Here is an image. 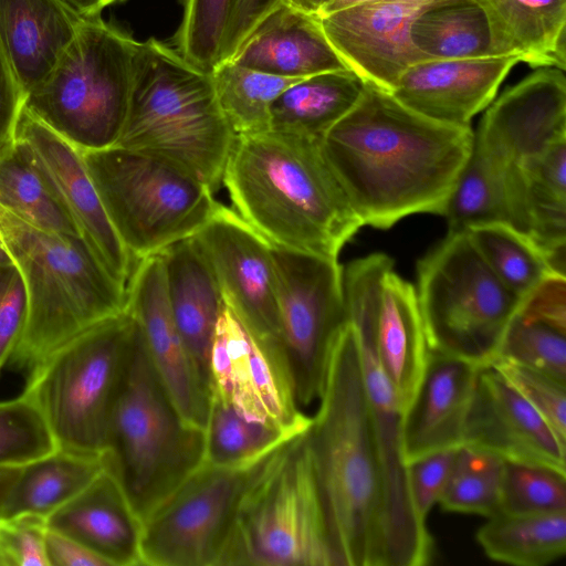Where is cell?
<instances>
[{
	"mask_svg": "<svg viewBox=\"0 0 566 566\" xmlns=\"http://www.w3.org/2000/svg\"><path fill=\"white\" fill-rule=\"evenodd\" d=\"M107 566H142L143 521L117 475L104 467L77 495L46 518Z\"/></svg>",
	"mask_w": 566,
	"mask_h": 566,
	"instance_id": "23",
	"label": "cell"
},
{
	"mask_svg": "<svg viewBox=\"0 0 566 566\" xmlns=\"http://www.w3.org/2000/svg\"><path fill=\"white\" fill-rule=\"evenodd\" d=\"M378 0H331L317 13V15L328 14L339 10H344L360 4L375 2Z\"/></svg>",
	"mask_w": 566,
	"mask_h": 566,
	"instance_id": "54",
	"label": "cell"
},
{
	"mask_svg": "<svg viewBox=\"0 0 566 566\" xmlns=\"http://www.w3.org/2000/svg\"><path fill=\"white\" fill-rule=\"evenodd\" d=\"M318 401L306 433L334 566H386L381 475L358 339L348 322Z\"/></svg>",
	"mask_w": 566,
	"mask_h": 566,
	"instance_id": "2",
	"label": "cell"
},
{
	"mask_svg": "<svg viewBox=\"0 0 566 566\" xmlns=\"http://www.w3.org/2000/svg\"><path fill=\"white\" fill-rule=\"evenodd\" d=\"M281 1L232 0L219 63L232 59L258 22Z\"/></svg>",
	"mask_w": 566,
	"mask_h": 566,
	"instance_id": "49",
	"label": "cell"
},
{
	"mask_svg": "<svg viewBox=\"0 0 566 566\" xmlns=\"http://www.w3.org/2000/svg\"><path fill=\"white\" fill-rule=\"evenodd\" d=\"M57 448L42 411L27 392L0 401V469L22 468Z\"/></svg>",
	"mask_w": 566,
	"mask_h": 566,
	"instance_id": "40",
	"label": "cell"
},
{
	"mask_svg": "<svg viewBox=\"0 0 566 566\" xmlns=\"http://www.w3.org/2000/svg\"><path fill=\"white\" fill-rule=\"evenodd\" d=\"M566 512V473L527 463L504 461L497 513Z\"/></svg>",
	"mask_w": 566,
	"mask_h": 566,
	"instance_id": "42",
	"label": "cell"
},
{
	"mask_svg": "<svg viewBox=\"0 0 566 566\" xmlns=\"http://www.w3.org/2000/svg\"><path fill=\"white\" fill-rule=\"evenodd\" d=\"M159 254L176 326L209 378L210 349L224 305L217 279L192 237L169 245Z\"/></svg>",
	"mask_w": 566,
	"mask_h": 566,
	"instance_id": "27",
	"label": "cell"
},
{
	"mask_svg": "<svg viewBox=\"0 0 566 566\" xmlns=\"http://www.w3.org/2000/svg\"><path fill=\"white\" fill-rule=\"evenodd\" d=\"M300 432L249 420L211 397L203 462L226 468L251 467Z\"/></svg>",
	"mask_w": 566,
	"mask_h": 566,
	"instance_id": "38",
	"label": "cell"
},
{
	"mask_svg": "<svg viewBox=\"0 0 566 566\" xmlns=\"http://www.w3.org/2000/svg\"><path fill=\"white\" fill-rule=\"evenodd\" d=\"M137 334L126 310L83 331L28 374L23 391L42 411L60 449L105 452Z\"/></svg>",
	"mask_w": 566,
	"mask_h": 566,
	"instance_id": "7",
	"label": "cell"
},
{
	"mask_svg": "<svg viewBox=\"0 0 566 566\" xmlns=\"http://www.w3.org/2000/svg\"><path fill=\"white\" fill-rule=\"evenodd\" d=\"M230 60L251 70L290 78L350 70L331 44L318 17L285 0L258 22Z\"/></svg>",
	"mask_w": 566,
	"mask_h": 566,
	"instance_id": "24",
	"label": "cell"
},
{
	"mask_svg": "<svg viewBox=\"0 0 566 566\" xmlns=\"http://www.w3.org/2000/svg\"><path fill=\"white\" fill-rule=\"evenodd\" d=\"M255 464L202 462L143 518L142 565L219 566Z\"/></svg>",
	"mask_w": 566,
	"mask_h": 566,
	"instance_id": "13",
	"label": "cell"
},
{
	"mask_svg": "<svg viewBox=\"0 0 566 566\" xmlns=\"http://www.w3.org/2000/svg\"><path fill=\"white\" fill-rule=\"evenodd\" d=\"M212 398L249 420L287 431L311 424L297 403L281 346L256 338L226 305L219 316L209 357Z\"/></svg>",
	"mask_w": 566,
	"mask_h": 566,
	"instance_id": "14",
	"label": "cell"
},
{
	"mask_svg": "<svg viewBox=\"0 0 566 566\" xmlns=\"http://www.w3.org/2000/svg\"><path fill=\"white\" fill-rule=\"evenodd\" d=\"M103 454L57 448L20 468L2 517L33 514L45 520L85 489L104 469Z\"/></svg>",
	"mask_w": 566,
	"mask_h": 566,
	"instance_id": "31",
	"label": "cell"
},
{
	"mask_svg": "<svg viewBox=\"0 0 566 566\" xmlns=\"http://www.w3.org/2000/svg\"><path fill=\"white\" fill-rule=\"evenodd\" d=\"M45 552L49 566H107L77 541L50 528L45 536Z\"/></svg>",
	"mask_w": 566,
	"mask_h": 566,
	"instance_id": "51",
	"label": "cell"
},
{
	"mask_svg": "<svg viewBox=\"0 0 566 566\" xmlns=\"http://www.w3.org/2000/svg\"><path fill=\"white\" fill-rule=\"evenodd\" d=\"M504 461L484 450L462 444L438 504L449 512L490 517L499 512Z\"/></svg>",
	"mask_w": 566,
	"mask_h": 566,
	"instance_id": "39",
	"label": "cell"
},
{
	"mask_svg": "<svg viewBox=\"0 0 566 566\" xmlns=\"http://www.w3.org/2000/svg\"><path fill=\"white\" fill-rule=\"evenodd\" d=\"M457 449L433 452L407 463L408 482L418 516L426 523L447 485Z\"/></svg>",
	"mask_w": 566,
	"mask_h": 566,
	"instance_id": "47",
	"label": "cell"
},
{
	"mask_svg": "<svg viewBox=\"0 0 566 566\" xmlns=\"http://www.w3.org/2000/svg\"><path fill=\"white\" fill-rule=\"evenodd\" d=\"M73 13L81 19H88L101 15V12L108 6L125 0H61Z\"/></svg>",
	"mask_w": 566,
	"mask_h": 566,
	"instance_id": "52",
	"label": "cell"
},
{
	"mask_svg": "<svg viewBox=\"0 0 566 566\" xmlns=\"http://www.w3.org/2000/svg\"><path fill=\"white\" fill-rule=\"evenodd\" d=\"M20 468H2L0 469V518L3 515L4 504L8 494L13 485Z\"/></svg>",
	"mask_w": 566,
	"mask_h": 566,
	"instance_id": "53",
	"label": "cell"
},
{
	"mask_svg": "<svg viewBox=\"0 0 566 566\" xmlns=\"http://www.w3.org/2000/svg\"><path fill=\"white\" fill-rule=\"evenodd\" d=\"M490 366L545 419L566 444V382L504 359H496Z\"/></svg>",
	"mask_w": 566,
	"mask_h": 566,
	"instance_id": "44",
	"label": "cell"
},
{
	"mask_svg": "<svg viewBox=\"0 0 566 566\" xmlns=\"http://www.w3.org/2000/svg\"><path fill=\"white\" fill-rule=\"evenodd\" d=\"M370 335L378 363L403 413L421 381L429 347L416 289L394 268L382 279Z\"/></svg>",
	"mask_w": 566,
	"mask_h": 566,
	"instance_id": "25",
	"label": "cell"
},
{
	"mask_svg": "<svg viewBox=\"0 0 566 566\" xmlns=\"http://www.w3.org/2000/svg\"><path fill=\"white\" fill-rule=\"evenodd\" d=\"M565 335L566 329L516 312L494 360H509L566 382Z\"/></svg>",
	"mask_w": 566,
	"mask_h": 566,
	"instance_id": "41",
	"label": "cell"
},
{
	"mask_svg": "<svg viewBox=\"0 0 566 566\" xmlns=\"http://www.w3.org/2000/svg\"><path fill=\"white\" fill-rule=\"evenodd\" d=\"M443 216L448 232L500 222L531 237V217L520 166L501 165L472 147Z\"/></svg>",
	"mask_w": 566,
	"mask_h": 566,
	"instance_id": "28",
	"label": "cell"
},
{
	"mask_svg": "<svg viewBox=\"0 0 566 566\" xmlns=\"http://www.w3.org/2000/svg\"><path fill=\"white\" fill-rule=\"evenodd\" d=\"M192 238L226 305L256 338L282 347L280 286L271 243L220 202Z\"/></svg>",
	"mask_w": 566,
	"mask_h": 566,
	"instance_id": "15",
	"label": "cell"
},
{
	"mask_svg": "<svg viewBox=\"0 0 566 566\" xmlns=\"http://www.w3.org/2000/svg\"><path fill=\"white\" fill-rule=\"evenodd\" d=\"M453 0H378L317 15L333 48L364 81L389 92L400 74L423 61L410 32L426 10Z\"/></svg>",
	"mask_w": 566,
	"mask_h": 566,
	"instance_id": "19",
	"label": "cell"
},
{
	"mask_svg": "<svg viewBox=\"0 0 566 566\" xmlns=\"http://www.w3.org/2000/svg\"><path fill=\"white\" fill-rule=\"evenodd\" d=\"M480 367L430 352L421 381L402 413L406 462L463 444V431Z\"/></svg>",
	"mask_w": 566,
	"mask_h": 566,
	"instance_id": "22",
	"label": "cell"
},
{
	"mask_svg": "<svg viewBox=\"0 0 566 566\" xmlns=\"http://www.w3.org/2000/svg\"><path fill=\"white\" fill-rule=\"evenodd\" d=\"M126 310L136 319L146 353L184 421L205 432L211 387L174 321L160 254L136 262L127 286Z\"/></svg>",
	"mask_w": 566,
	"mask_h": 566,
	"instance_id": "16",
	"label": "cell"
},
{
	"mask_svg": "<svg viewBox=\"0 0 566 566\" xmlns=\"http://www.w3.org/2000/svg\"><path fill=\"white\" fill-rule=\"evenodd\" d=\"M138 325V324H137ZM205 432L188 426L156 375L138 334L103 453L143 518L202 462Z\"/></svg>",
	"mask_w": 566,
	"mask_h": 566,
	"instance_id": "9",
	"label": "cell"
},
{
	"mask_svg": "<svg viewBox=\"0 0 566 566\" xmlns=\"http://www.w3.org/2000/svg\"><path fill=\"white\" fill-rule=\"evenodd\" d=\"M517 313L566 329V276L548 275L522 300Z\"/></svg>",
	"mask_w": 566,
	"mask_h": 566,
	"instance_id": "48",
	"label": "cell"
},
{
	"mask_svg": "<svg viewBox=\"0 0 566 566\" xmlns=\"http://www.w3.org/2000/svg\"><path fill=\"white\" fill-rule=\"evenodd\" d=\"M12 263V260L7 252V250L3 248V245L0 243V264H7Z\"/></svg>",
	"mask_w": 566,
	"mask_h": 566,
	"instance_id": "56",
	"label": "cell"
},
{
	"mask_svg": "<svg viewBox=\"0 0 566 566\" xmlns=\"http://www.w3.org/2000/svg\"><path fill=\"white\" fill-rule=\"evenodd\" d=\"M463 444L506 462L542 465L566 473V444L493 366L479 369Z\"/></svg>",
	"mask_w": 566,
	"mask_h": 566,
	"instance_id": "20",
	"label": "cell"
},
{
	"mask_svg": "<svg viewBox=\"0 0 566 566\" xmlns=\"http://www.w3.org/2000/svg\"><path fill=\"white\" fill-rule=\"evenodd\" d=\"M518 166L525 182L531 237L552 270L566 276V138Z\"/></svg>",
	"mask_w": 566,
	"mask_h": 566,
	"instance_id": "32",
	"label": "cell"
},
{
	"mask_svg": "<svg viewBox=\"0 0 566 566\" xmlns=\"http://www.w3.org/2000/svg\"><path fill=\"white\" fill-rule=\"evenodd\" d=\"M290 4L312 14L318 11L331 0H285Z\"/></svg>",
	"mask_w": 566,
	"mask_h": 566,
	"instance_id": "55",
	"label": "cell"
},
{
	"mask_svg": "<svg viewBox=\"0 0 566 566\" xmlns=\"http://www.w3.org/2000/svg\"><path fill=\"white\" fill-rule=\"evenodd\" d=\"M182 18L175 50L188 62L211 73L218 65L232 0H180Z\"/></svg>",
	"mask_w": 566,
	"mask_h": 566,
	"instance_id": "43",
	"label": "cell"
},
{
	"mask_svg": "<svg viewBox=\"0 0 566 566\" xmlns=\"http://www.w3.org/2000/svg\"><path fill=\"white\" fill-rule=\"evenodd\" d=\"M0 206L41 230L81 237L46 177L15 137L0 148Z\"/></svg>",
	"mask_w": 566,
	"mask_h": 566,
	"instance_id": "34",
	"label": "cell"
},
{
	"mask_svg": "<svg viewBox=\"0 0 566 566\" xmlns=\"http://www.w3.org/2000/svg\"><path fill=\"white\" fill-rule=\"evenodd\" d=\"M27 318L24 285L18 268L12 263L0 264V371L10 364Z\"/></svg>",
	"mask_w": 566,
	"mask_h": 566,
	"instance_id": "46",
	"label": "cell"
},
{
	"mask_svg": "<svg viewBox=\"0 0 566 566\" xmlns=\"http://www.w3.org/2000/svg\"><path fill=\"white\" fill-rule=\"evenodd\" d=\"M0 243L21 274L27 300L13 367L30 374L83 331L126 311V287L81 237L41 230L0 206Z\"/></svg>",
	"mask_w": 566,
	"mask_h": 566,
	"instance_id": "4",
	"label": "cell"
},
{
	"mask_svg": "<svg viewBox=\"0 0 566 566\" xmlns=\"http://www.w3.org/2000/svg\"><path fill=\"white\" fill-rule=\"evenodd\" d=\"M235 138L212 73L155 38L137 43L128 111L115 146L169 159L216 192Z\"/></svg>",
	"mask_w": 566,
	"mask_h": 566,
	"instance_id": "5",
	"label": "cell"
},
{
	"mask_svg": "<svg viewBox=\"0 0 566 566\" xmlns=\"http://www.w3.org/2000/svg\"><path fill=\"white\" fill-rule=\"evenodd\" d=\"M81 153L135 264L195 235L218 203L200 178L164 157L120 146Z\"/></svg>",
	"mask_w": 566,
	"mask_h": 566,
	"instance_id": "10",
	"label": "cell"
},
{
	"mask_svg": "<svg viewBox=\"0 0 566 566\" xmlns=\"http://www.w3.org/2000/svg\"><path fill=\"white\" fill-rule=\"evenodd\" d=\"M478 530L476 542L492 560L514 566H545L566 552V512L496 513Z\"/></svg>",
	"mask_w": 566,
	"mask_h": 566,
	"instance_id": "33",
	"label": "cell"
},
{
	"mask_svg": "<svg viewBox=\"0 0 566 566\" xmlns=\"http://www.w3.org/2000/svg\"><path fill=\"white\" fill-rule=\"evenodd\" d=\"M82 20L61 0H0V46L25 97L53 69Z\"/></svg>",
	"mask_w": 566,
	"mask_h": 566,
	"instance_id": "26",
	"label": "cell"
},
{
	"mask_svg": "<svg viewBox=\"0 0 566 566\" xmlns=\"http://www.w3.org/2000/svg\"><path fill=\"white\" fill-rule=\"evenodd\" d=\"M307 429L253 467L219 566H334Z\"/></svg>",
	"mask_w": 566,
	"mask_h": 566,
	"instance_id": "6",
	"label": "cell"
},
{
	"mask_svg": "<svg viewBox=\"0 0 566 566\" xmlns=\"http://www.w3.org/2000/svg\"><path fill=\"white\" fill-rule=\"evenodd\" d=\"M138 41L104 21L83 19L25 107L78 150L115 146L123 130Z\"/></svg>",
	"mask_w": 566,
	"mask_h": 566,
	"instance_id": "8",
	"label": "cell"
},
{
	"mask_svg": "<svg viewBox=\"0 0 566 566\" xmlns=\"http://www.w3.org/2000/svg\"><path fill=\"white\" fill-rule=\"evenodd\" d=\"M365 81L352 70L302 78L274 101L269 130L321 143L357 103Z\"/></svg>",
	"mask_w": 566,
	"mask_h": 566,
	"instance_id": "30",
	"label": "cell"
},
{
	"mask_svg": "<svg viewBox=\"0 0 566 566\" xmlns=\"http://www.w3.org/2000/svg\"><path fill=\"white\" fill-rule=\"evenodd\" d=\"M211 73L220 108L237 136L269 130L274 101L302 80L266 74L231 60L219 63Z\"/></svg>",
	"mask_w": 566,
	"mask_h": 566,
	"instance_id": "36",
	"label": "cell"
},
{
	"mask_svg": "<svg viewBox=\"0 0 566 566\" xmlns=\"http://www.w3.org/2000/svg\"><path fill=\"white\" fill-rule=\"evenodd\" d=\"M272 248L280 286L281 345L297 403L308 407L322 394L333 347L347 323L343 268L338 259Z\"/></svg>",
	"mask_w": 566,
	"mask_h": 566,
	"instance_id": "12",
	"label": "cell"
},
{
	"mask_svg": "<svg viewBox=\"0 0 566 566\" xmlns=\"http://www.w3.org/2000/svg\"><path fill=\"white\" fill-rule=\"evenodd\" d=\"M417 301L430 352L490 366L522 302L490 270L465 231L417 264Z\"/></svg>",
	"mask_w": 566,
	"mask_h": 566,
	"instance_id": "11",
	"label": "cell"
},
{
	"mask_svg": "<svg viewBox=\"0 0 566 566\" xmlns=\"http://www.w3.org/2000/svg\"><path fill=\"white\" fill-rule=\"evenodd\" d=\"M493 55H512L533 69L566 67V0H478Z\"/></svg>",
	"mask_w": 566,
	"mask_h": 566,
	"instance_id": "29",
	"label": "cell"
},
{
	"mask_svg": "<svg viewBox=\"0 0 566 566\" xmlns=\"http://www.w3.org/2000/svg\"><path fill=\"white\" fill-rule=\"evenodd\" d=\"M512 55L428 60L409 65L390 92L400 103L429 118L468 126L495 98Z\"/></svg>",
	"mask_w": 566,
	"mask_h": 566,
	"instance_id": "21",
	"label": "cell"
},
{
	"mask_svg": "<svg viewBox=\"0 0 566 566\" xmlns=\"http://www.w3.org/2000/svg\"><path fill=\"white\" fill-rule=\"evenodd\" d=\"M15 139L46 177L81 238L112 276L126 287L135 263L108 218L82 153L25 105Z\"/></svg>",
	"mask_w": 566,
	"mask_h": 566,
	"instance_id": "17",
	"label": "cell"
},
{
	"mask_svg": "<svg viewBox=\"0 0 566 566\" xmlns=\"http://www.w3.org/2000/svg\"><path fill=\"white\" fill-rule=\"evenodd\" d=\"M44 517L19 514L0 518V555L6 566H49Z\"/></svg>",
	"mask_w": 566,
	"mask_h": 566,
	"instance_id": "45",
	"label": "cell"
},
{
	"mask_svg": "<svg viewBox=\"0 0 566 566\" xmlns=\"http://www.w3.org/2000/svg\"><path fill=\"white\" fill-rule=\"evenodd\" d=\"M410 40L423 61L493 55L486 14L478 0L434 6L415 21Z\"/></svg>",
	"mask_w": 566,
	"mask_h": 566,
	"instance_id": "35",
	"label": "cell"
},
{
	"mask_svg": "<svg viewBox=\"0 0 566 566\" xmlns=\"http://www.w3.org/2000/svg\"><path fill=\"white\" fill-rule=\"evenodd\" d=\"M485 109L473 148L501 165L518 166L566 138L565 73L539 67Z\"/></svg>",
	"mask_w": 566,
	"mask_h": 566,
	"instance_id": "18",
	"label": "cell"
},
{
	"mask_svg": "<svg viewBox=\"0 0 566 566\" xmlns=\"http://www.w3.org/2000/svg\"><path fill=\"white\" fill-rule=\"evenodd\" d=\"M0 566H6L3 558L0 555Z\"/></svg>",
	"mask_w": 566,
	"mask_h": 566,
	"instance_id": "57",
	"label": "cell"
},
{
	"mask_svg": "<svg viewBox=\"0 0 566 566\" xmlns=\"http://www.w3.org/2000/svg\"><path fill=\"white\" fill-rule=\"evenodd\" d=\"M473 140L470 125L429 118L365 81L321 148L363 226L388 229L410 214H444Z\"/></svg>",
	"mask_w": 566,
	"mask_h": 566,
	"instance_id": "1",
	"label": "cell"
},
{
	"mask_svg": "<svg viewBox=\"0 0 566 566\" xmlns=\"http://www.w3.org/2000/svg\"><path fill=\"white\" fill-rule=\"evenodd\" d=\"M222 185L233 210L276 248L338 259L363 227L317 142L238 135Z\"/></svg>",
	"mask_w": 566,
	"mask_h": 566,
	"instance_id": "3",
	"label": "cell"
},
{
	"mask_svg": "<svg viewBox=\"0 0 566 566\" xmlns=\"http://www.w3.org/2000/svg\"><path fill=\"white\" fill-rule=\"evenodd\" d=\"M465 232L490 270L521 300L555 273L534 240L509 224L480 223Z\"/></svg>",
	"mask_w": 566,
	"mask_h": 566,
	"instance_id": "37",
	"label": "cell"
},
{
	"mask_svg": "<svg viewBox=\"0 0 566 566\" xmlns=\"http://www.w3.org/2000/svg\"><path fill=\"white\" fill-rule=\"evenodd\" d=\"M24 103L25 95L0 46V148L14 139Z\"/></svg>",
	"mask_w": 566,
	"mask_h": 566,
	"instance_id": "50",
	"label": "cell"
}]
</instances>
